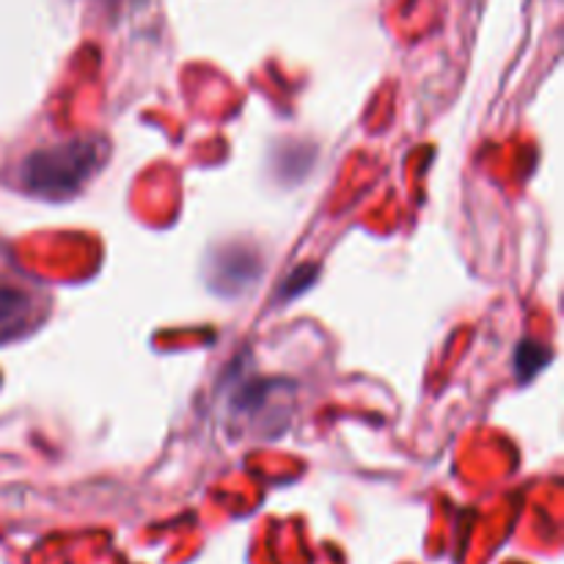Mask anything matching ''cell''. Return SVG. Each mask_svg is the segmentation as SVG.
I'll use <instances>...</instances> for the list:
<instances>
[{"mask_svg": "<svg viewBox=\"0 0 564 564\" xmlns=\"http://www.w3.org/2000/svg\"><path fill=\"white\" fill-rule=\"evenodd\" d=\"M549 361H551L549 347L538 345V341H523V345H518L516 369H518V378L521 380H529L532 375H538Z\"/></svg>", "mask_w": 564, "mask_h": 564, "instance_id": "3", "label": "cell"}, {"mask_svg": "<svg viewBox=\"0 0 564 564\" xmlns=\"http://www.w3.org/2000/svg\"><path fill=\"white\" fill-rule=\"evenodd\" d=\"M42 303L31 290L0 281V345L25 336L42 319Z\"/></svg>", "mask_w": 564, "mask_h": 564, "instance_id": "2", "label": "cell"}, {"mask_svg": "<svg viewBox=\"0 0 564 564\" xmlns=\"http://www.w3.org/2000/svg\"><path fill=\"white\" fill-rule=\"evenodd\" d=\"M108 143L102 138H75L58 147L31 152L20 165V185L44 198H69L105 163Z\"/></svg>", "mask_w": 564, "mask_h": 564, "instance_id": "1", "label": "cell"}]
</instances>
